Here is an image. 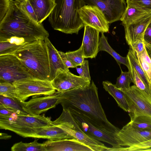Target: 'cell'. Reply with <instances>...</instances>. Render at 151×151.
Here are the masks:
<instances>
[{
	"label": "cell",
	"mask_w": 151,
	"mask_h": 151,
	"mask_svg": "<svg viewBox=\"0 0 151 151\" xmlns=\"http://www.w3.org/2000/svg\"><path fill=\"white\" fill-rule=\"evenodd\" d=\"M45 151H93L75 138L48 140L43 143Z\"/></svg>",
	"instance_id": "e0dca14e"
},
{
	"label": "cell",
	"mask_w": 151,
	"mask_h": 151,
	"mask_svg": "<svg viewBox=\"0 0 151 151\" xmlns=\"http://www.w3.org/2000/svg\"><path fill=\"white\" fill-rule=\"evenodd\" d=\"M130 48L136 53L142 52L145 48V45L143 40L137 41L131 43L129 45Z\"/></svg>",
	"instance_id": "74e56055"
},
{
	"label": "cell",
	"mask_w": 151,
	"mask_h": 151,
	"mask_svg": "<svg viewBox=\"0 0 151 151\" xmlns=\"http://www.w3.org/2000/svg\"><path fill=\"white\" fill-rule=\"evenodd\" d=\"M77 71L79 76L91 80L89 69L88 61L85 60L84 63L80 66V68L76 67Z\"/></svg>",
	"instance_id": "e575fe53"
},
{
	"label": "cell",
	"mask_w": 151,
	"mask_h": 151,
	"mask_svg": "<svg viewBox=\"0 0 151 151\" xmlns=\"http://www.w3.org/2000/svg\"><path fill=\"white\" fill-rule=\"evenodd\" d=\"M11 0H0V22L6 15L10 7Z\"/></svg>",
	"instance_id": "8d00e7d4"
},
{
	"label": "cell",
	"mask_w": 151,
	"mask_h": 151,
	"mask_svg": "<svg viewBox=\"0 0 151 151\" xmlns=\"http://www.w3.org/2000/svg\"><path fill=\"white\" fill-rule=\"evenodd\" d=\"M87 5H95L103 13L109 24L120 20L127 6L125 0H84Z\"/></svg>",
	"instance_id": "4fadbf2b"
},
{
	"label": "cell",
	"mask_w": 151,
	"mask_h": 151,
	"mask_svg": "<svg viewBox=\"0 0 151 151\" xmlns=\"http://www.w3.org/2000/svg\"><path fill=\"white\" fill-rule=\"evenodd\" d=\"M0 95L12 98L21 102L18 97L16 87L13 83L0 81Z\"/></svg>",
	"instance_id": "f1b7e54d"
},
{
	"label": "cell",
	"mask_w": 151,
	"mask_h": 151,
	"mask_svg": "<svg viewBox=\"0 0 151 151\" xmlns=\"http://www.w3.org/2000/svg\"><path fill=\"white\" fill-rule=\"evenodd\" d=\"M136 3L151 10V0H126Z\"/></svg>",
	"instance_id": "b9f144b4"
},
{
	"label": "cell",
	"mask_w": 151,
	"mask_h": 151,
	"mask_svg": "<svg viewBox=\"0 0 151 151\" xmlns=\"http://www.w3.org/2000/svg\"><path fill=\"white\" fill-rule=\"evenodd\" d=\"M34 78L29 69L13 54L0 55V81L14 82Z\"/></svg>",
	"instance_id": "ba28073f"
},
{
	"label": "cell",
	"mask_w": 151,
	"mask_h": 151,
	"mask_svg": "<svg viewBox=\"0 0 151 151\" xmlns=\"http://www.w3.org/2000/svg\"><path fill=\"white\" fill-rule=\"evenodd\" d=\"M14 113V111L0 104V118L9 117Z\"/></svg>",
	"instance_id": "ab89813d"
},
{
	"label": "cell",
	"mask_w": 151,
	"mask_h": 151,
	"mask_svg": "<svg viewBox=\"0 0 151 151\" xmlns=\"http://www.w3.org/2000/svg\"><path fill=\"white\" fill-rule=\"evenodd\" d=\"M126 147V151H146L151 148V139L137 145Z\"/></svg>",
	"instance_id": "d590c367"
},
{
	"label": "cell",
	"mask_w": 151,
	"mask_h": 151,
	"mask_svg": "<svg viewBox=\"0 0 151 151\" xmlns=\"http://www.w3.org/2000/svg\"><path fill=\"white\" fill-rule=\"evenodd\" d=\"M98 90L92 81L84 88L57 91V105L60 104L63 109L71 108L83 113L98 128L116 138L120 129L108 120L99 101Z\"/></svg>",
	"instance_id": "6da1fadb"
},
{
	"label": "cell",
	"mask_w": 151,
	"mask_h": 151,
	"mask_svg": "<svg viewBox=\"0 0 151 151\" xmlns=\"http://www.w3.org/2000/svg\"><path fill=\"white\" fill-rule=\"evenodd\" d=\"M135 54L139 63L150 84L151 90V59L147 53L145 47L141 52Z\"/></svg>",
	"instance_id": "d4e9b609"
},
{
	"label": "cell",
	"mask_w": 151,
	"mask_h": 151,
	"mask_svg": "<svg viewBox=\"0 0 151 151\" xmlns=\"http://www.w3.org/2000/svg\"><path fill=\"white\" fill-rule=\"evenodd\" d=\"M135 127L142 129H151V117L145 116H138L129 122Z\"/></svg>",
	"instance_id": "d6a6232c"
},
{
	"label": "cell",
	"mask_w": 151,
	"mask_h": 151,
	"mask_svg": "<svg viewBox=\"0 0 151 151\" xmlns=\"http://www.w3.org/2000/svg\"><path fill=\"white\" fill-rule=\"evenodd\" d=\"M100 32L93 27L85 26L83 40L81 46L85 58L92 59L96 56L99 52Z\"/></svg>",
	"instance_id": "2e32d148"
},
{
	"label": "cell",
	"mask_w": 151,
	"mask_h": 151,
	"mask_svg": "<svg viewBox=\"0 0 151 151\" xmlns=\"http://www.w3.org/2000/svg\"><path fill=\"white\" fill-rule=\"evenodd\" d=\"M143 41L145 45L151 47V21L145 31Z\"/></svg>",
	"instance_id": "f35d334b"
},
{
	"label": "cell",
	"mask_w": 151,
	"mask_h": 151,
	"mask_svg": "<svg viewBox=\"0 0 151 151\" xmlns=\"http://www.w3.org/2000/svg\"><path fill=\"white\" fill-rule=\"evenodd\" d=\"M102 85L104 88L116 100L118 106L124 111L128 112L129 105L124 92L109 81H103Z\"/></svg>",
	"instance_id": "603a6c76"
},
{
	"label": "cell",
	"mask_w": 151,
	"mask_h": 151,
	"mask_svg": "<svg viewBox=\"0 0 151 151\" xmlns=\"http://www.w3.org/2000/svg\"><path fill=\"white\" fill-rule=\"evenodd\" d=\"M82 131L91 138L108 143L112 146L108 151H123L124 147L120 145L114 137L98 128L86 115L71 108H67Z\"/></svg>",
	"instance_id": "52a82bcc"
},
{
	"label": "cell",
	"mask_w": 151,
	"mask_h": 151,
	"mask_svg": "<svg viewBox=\"0 0 151 151\" xmlns=\"http://www.w3.org/2000/svg\"><path fill=\"white\" fill-rule=\"evenodd\" d=\"M129 105L130 121L140 116L151 117V96L135 85L124 91Z\"/></svg>",
	"instance_id": "30bf717a"
},
{
	"label": "cell",
	"mask_w": 151,
	"mask_h": 151,
	"mask_svg": "<svg viewBox=\"0 0 151 151\" xmlns=\"http://www.w3.org/2000/svg\"><path fill=\"white\" fill-rule=\"evenodd\" d=\"M58 52L64 63L68 68H76L68 58L65 53L60 51H58Z\"/></svg>",
	"instance_id": "60d3db41"
},
{
	"label": "cell",
	"mask_w": 151,
	"mask_h": 151,
	"mask_svg": "<svg viewBox=\"0 0 151 151\" xmlns=\"http://www.w3.org/2000/svg\"><path fill=\"white\" fill-rule=\"evenodd\" d=\"M0 136V139H8L12 137L11 135L4 133H1Z\"/></svg>",
	"instance_id": "7bdbcfd3"
},
{
	"label": "cell",
	"mask_w": 151,
	"mask_h": 151,
	"mask_svg": "<svg viewBox=\"0 0 151 151\" xmlns=\"http://www.w3.org/2000/svg\"><path fill=\"white\" fill-rule=\"evenodd\" d=\"M56 5L48 17L55 30L66 34H78L85 25L78 11L86 5L84 0H54Z\"/></svg>",
	"instance_id": "3957f363"
},
{
	"label": "cell",
	"mask_w": 151,
	"mask_h": 151,
	"mask_svg": "<svg viewBox=\"0 0 151 151\" xmlns=\"http://www.w3.org/2000/svg\"><path fill=\"white\" fill-rule=\"evenodd\" d=\"M19 6L24 10L29 15L35 22H37V19L35 11L28 0L22 3H18Z\"/></svg>",
	"instance_id": "836d02e7"
},
{
	"label": "cell",
	"mask_w": 151,
	"mask_h": 151,
	"mask_svg": "<svg viewBox=\"0 0 151 151\" xmlns=\"http://www.w3.org/2000/svg\"><path fill=\"white\" fill-rule=\"evenodd\" d=\"M151 21V13L132 24L124 26L125 38L129 45L135 42L143 41L145 31Z\"/></svg>",
	"instance_id": "ac0fdd59"
},
{
	"label": "cell",
	"mask_w": 151,
	"mask_h": 151,
	"mask_svg": "<svg viewBox=\"0 0 151 151\" xmlns=\"http://www.w3.org/2000/svg\"><path fill=\"white\" fill-rule=\"evenodd\" d=\"M38 139L29 143L21 141L14 144L11 147L12 151H45L43 143L37 142Z\"/></svg>",
	"instance_id": "484cf974"
},
{
	"label": "cell",
	"mask_w": 151,
	"mask_h": 151,
	"mask_svg": "<svg viewBox=\"0 0 151 151\" xmlns=\"http://www.w3.org/2000/svg\"><path fill=\"white\" fill-rule=\"evenodd\" d=\"M151 139V129L137 128L129 122L120 129L116 139L119 145L127 147L137 145Z\"/></svg>",
	"instance_id": "7c38bea8"
},
{
	"label": "cell",
	"mask_w": 151,
	"mask_h": 151,
	"mask_svg": "<svg viewBox=\"0 0 151 151\" xmlns=\"http://www.w3.org/2000/svg\"><path fill=\"white\" fill-rule=\"evenodd\" d=\"M122 72L120 76L117 79L115 86L118 88L124 91L129 89L130 87V84L132 82V79L130 72Z\"/></svg>",
	"instance_id": "4dcf8cb0"
},
{
	"label": "cell",
	"mask_w": 151,
	"mask_h": 151,
	"mask_svg": "<svg viewBox=\"0 0 151 151\" xmlns=\"http://www.w3.org/2000/svg\"><path fill=\"white\" fill-rule=\"evenodd\" d=\"M58 97L56 92L52 94L33 97L27 101H21L23 109L29 115L37 116L54 108L57 105Z\"/></svg>",
	"instance_id": "9a60e30c"
},
{
	"label": "cell",
	"mask_w": 151,
	"mask_h": 151,
	"mask_svg": "<svg viewBox=\"0 0 151 151\" xmlns=\"http://www.w3.org/2000/svg\"><path fill=\"white\" fill-rule=\"evenodd\" d=\"M85 26L93 27L100 32H107L109 23L102 12L95 5L86 4L78 11Z\"/></svg>",
	"instance_id": "8fae6325"
},
{
	"label": "cell",
	"mask_w": 151,
	"mask_h": 151,
	"mask_svg": "<svg viewBox=\"0 0 151 151\" xmlns=\"http://www.w3.org/2000/svg\"><path fill=\"white\" fill-rule=\"evenodd\" d=\"M126 1L127 8L120 20L124 26L132 24L151 13V10L136 3Z\"/></svg>",
	"instance_id": "ffe728a7"
},
{
	"label": "cell",
	"mask_w": 151,
	"mask_h": 151,
	"mask_svg": "<svg viewBox=\"0 0 151 151\" xmlns=\"http://www.w3.org/2000/svg\"><path fill=\"white\" fill-rule=\"evenodd\" d=\"M49 34L42 23H38L19 6L18 2L11 0L9 9L0 22V39L15 37L30 43L45 40Z\"/></svg>",
	"instance_id": "7a4b0ae2"
},
{
	"label": "cell",
	"mask_w": 151,
	"mask_h": 151,
	"mask_svg": "<svg viewBox=\"0 0 151 151\" xmlns=\"http://www.w3.org/2000/svg\"><path fill=\"white\" fill-rule=\"evenodd\" d=\"M65 54L68 58L76 68L80 66L84 63L85 58L81 46L76 50L67 52Z\"/></svg>",
	"instance_id": "1f68e13d"
},
{
	"label": "cell",
	"mask_w": 151,
	"mask_h": 151,
	"mask_svg": "<svg viewBox=\"0 0 151 151\" xmlns=\"http://www.w3.org/2000/svg\"><path fill=\"white\" fill-rule=\"evenodd\" d=\"M129 65L128 70L131 75L132 82L138 88L151 96V90L145 84L135 69L130 64Z\"/></svg>",
	"instance_id": "f546056e"
},
{
	"label": "cell",
	"mask_w": 151,
	"mask_h": 151,
	"mask_svg": "<svg viewBox=\"0 0 151 151\" xmlns=\"http://www.w3.org/2000/svg\"><path fill=\"white\" fill-rule=\"evenodd\" d=\"M91 81L76 75L70 71H58L51 82L57 91L62 92L73 88H85L90 85Z\"/></svg>",
	"instance_id": "5bb4252c"
},
{
	"label": "cell",
	"mask_w": 151,
	"mask_h": 151,
	"mask_svg": "<svg viewBox=\"0 0 151 151\" xmlns=\"http://www.w3.org/2000/svg\"><path fill=\"white\" fill-rule=\"evenodd\" d=\"M101 34L99 39V51H104L106 52L114 58L119 66L121 64H123L129 69L130 65L127 57H122L116 52L109 44L104 33L102 32Z\"/></svg>",
	"instance_id": "cb8c5ba5"
},
{
	"label": "cell",
	"mask_w": 151,
	"mask_h": 151,
	"mask_svg": "<svg viewBox=\"0 0 151 151\" xmlns=\"http://www.w3.org/2000/svg\"><path fill=\"white\" fill-rule=\"evenodd\" d=\"M53 124L50 118L44 115H19L0 118V128L10 130L24 137H32L42 129Z\"/></svg>",
	"instance_id": "5b68a950"
},
{
	"label": "cell",
	"mask_w": 151,
	"mask_h": 151,
	"mask_svg": "<svg viewBox=\"0 0 151 151\" xmlns=\"http://www.w3.org/2000/svg\"><path fill=\"white\" fill-rule=\"evenodd\" d=\"M12 54L27 68L34 78L50 81L48 55L45 40L25 44Z\"/></svg>",
	"instance_id": "277c9868"
},
{
	"label": "cell",
	"mask_w": 151,
	"mask_h": 151,
	"mask_svg": "<svg viewBox=\"0 0 151 151\" xmlns=\"http://www.w3.org/2000/svg\"><path fill=\"white\" fill-rule=\"evenodd\" d=\"M45 41L48 52L50 68L49 80L51 81L55 78L58 71L69 70L63 62L58 51L52 44L48 37H46Z\"/></svg>",
	"instance_id": "d6986e66"
},
{
	"label": "cell",
	"mask_w": 151,
	"mask_h": 151,
	"mask_svg": "<svg viewBox=\"0 0 151 151\" xmlns=\"http://www.w3.org/2000/svg\"><path fill=\"white\" fill-rule=\"evenodd\" d=\"M53 123L62 124L69 134L90 147L93 151H108L109 147L100 141L90 137L82 131L68 109H63L60 116L53 121Z\"/></svg>",
	"instance_id": "8992f818"
},
{
	"label": "cell",
	"mask_w": 151,
	"mask_h": 151,
	"mask_svg": "<svg viewBox=\"0 0 151 151\" xmlns=\"http://www.w3.org/2000/svg\"><path fill=\"white\" fill-rule=\"evenodd\" d=\"M147 53L151 59V47L145 45Z\"/></svg>",
	"instance_id": "ee69618b"
},
{
	"label": "cell",
	"mask_w": 151,
	"mask_h": 151,
	"mask_svg": "<svg viewBox=\"0 0 151 151\" xmlns=\"http://www.w3.org/2000/svg\"><path fill=\"white\" fill-rule=\"evenodd\" d=\"M32 138L46 139L51 140L74 138L65 131L61 124H53L40 130Z\"/></svg>",
	"instance_id": "44dd1931"
},
{
	"label": "cell",
	"mask_w": 151,
	"mask_h": 151,
	"mask_svg": "<svg viewBox=\"0 0 151 151\" xmlns=\"http://www.w3.org/2000/svg\"><path fill=\"white\" fill-rule=\"evenodd\" d=\"M20 102L25 101L32 96L52 95L56 90L51 81L34 78H25L14 82Z\"/></svg>",
	"instance_id": "9c48e42d"
},
{
	"label": "cell",
	"mask_w": 151,
	"mask_h": 151,
	"mask_svg": "<svg viewBox=\"0 0 151 151\" xmlns=\"http://www.w3.org/2000/svg\"><path fill=\"white\" fill-rule=\"evenodd\" d=\"M36 16L37 22L42 23L48 17L56 4L54 0H28Z\"/></svg>",
	"instance_id": "7402d4cb"
},
{
	"label": "cell",
	"mask_w": 151,
	"mask_h": 151,
	"mask_svg": "<svg viewBox=\"0 0 151 151\" xmlns=\"http://www.w3.org/2000/svg\"><path fill=\"white\" fill-rule=\"evenodd\" d=\"M127 57L129 64L135 69L145 84L150 90V84L145 73L139 63L135 53L130 48Z\"/></svg>",
	"instance_id": "83f0119b"
},
{
	"label": "cell",
	"mask_w": 151,
	"mask_h": 151,
	"mask_svg": "<svg viewBox=\"0 0 151 151\" xmlns=\"http://www.w3.org/2000/svg\"><path fill=\"white\" fill-rule=\"evenodd\" d=\"M26 0H15V1L19 3H22L25 2Z\"/></svg>",
	"instance_id": "f6af8a7d"
},
{
	"label": "cell",
	"mask_w": 151,
	"mask_h": 151,
	"mask_svg": "<svg viewBox=\"0 0 151 151\" xmlns=\"http://www.w3.org/2000/svg\"><path fill=\"white\" fill-rule=\"evenodd\" d=\"M0 104L18 114H29L23 109L21 102L12 98L0 95Z\"/></svg>",
	"instance_id": "4316f807"
}]
</instances>
